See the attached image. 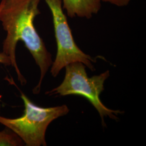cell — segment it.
I'll use <instances>...</instances> for the list:
<instances>
[{"label":"cell","instance_id":"cell-1","mask_svg":"<svg viewBox=\"0 0 146 146\" xmlns=\"http://www.w3.org/2000/svg\"><path fill=\"white\" fill-rule=\"evenodd\" d=\"M41 0H2L0 3V21L7 36L3 43V52L11 58V66L15 70L22 85L27 81L22 75L16 60V48L19 41L24 43L40 70V78L34 94L41 90L42 81L52 66L50 53L37 33L34 20L41 13L38 5Z\"/></svg>","mask_w":146,"mask_h":146},{"label":"cell","instance_id":"cell-2","mask_svg":"<svg viewBox=\"0 0 146 146\" xmlns=\"http://www.w3.org/2000/svg\"><path fill=\"white\" fill-rule=\"evenodd\" d=\"M25 110L21 117L11 119L0 116V123L19 136L27 146H46L47 128L54 120L67 114L66 105L43 108L37 106L21 92Z\"/></svg>","mask_w":146,"mask_h":146},{"label":"cell","instance_id":"cell-3","mask_svg":"<svg viewBox=\"0 0 146 146\" xmlns=\"http://www.w3.org/2000/svg\"><path fill=\"white\" fill-rule=\"evenodd\" d=\"M65 68L66 74L62 84L46 94L58 96L76 95L86 98L99 112L104 126V117L108 116L111 119H117V115L123 112L107 108L100 99V94L104 90V81L110 76L109 70L89 78L82 63H72Z\"/></svg>","mask_w":146,"mask_h":146},{"label":"cell","instance_id":"cell-4","mask_svg":"<svg viewBox=\"0 0 146 146\" xmlns=\"http://www.w3.org/2000/svg\"><path fill=\"white\" fill-rule=\"evenodd\" d=\"M51 11L55 36L57 44V53L52 63L50 72L52 76H58L61 70L72 63H82L92 71V64L96 60L83 52L75 42L67 18L63 11L62 0H44Z\"/></svg>","mask_w":146,"mask_h":146},{"label":"cell","instance_id":"cell-5","mask_svg":"<svg viewBox=\"0 0 146 146\" xmlns=\"http://www.w3.org/2000/svg\"><path fill=\"white\" fill-rule=\"evenodd\" d=\"M62 4L71 18L78 16L89 19L101 8V0H62Z\"/></svg>","mask_w":146,"mask_h":146},{"label":"cell","instance_id":"cell-6","mask_svg":"<svg viewBox=\"0 0 146 146\" xmlns=\"http://www.w3.org/2000/svg\"><path fill=\"white\" fill-rule=\"evenodd\" d=\"M23 144L21 138L9 129L0 131V146H20Z\"/></svg>","mask_w":146,"mask_h":146},{"label":"cell","instance_id":"cell-7","mask_svg":"<svg viewBox=\"0 0 146 146\" xmlns=\"http://www.w3.org/2000/svg\"><path fill=\"white\" fill-rule=\"evenodd\" d=\"M131 0H101V2L110 3L117 7L127 6L131 2Z\"/></svg>","mask_w":146,"mask_h":146},{"label":"cell","instance_id":"cell-8","mask_svg":"<svg viewBox=\"0 0 146 146\" xmlns=\"http://www.w3.org/2000/svg\"><path fill=\"white\" fill-rule=\"evenodd\" d=\"M0 64H3L6 66H9L11 65V58L5 52H0ZM1 108V105L0 104V111Z\"/></svg>","mask_w":146,"mask_h":146}]
</instances>
